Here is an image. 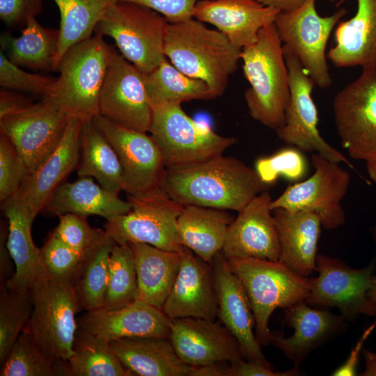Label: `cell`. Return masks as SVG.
I'll list each match as a JSON object with an SVG mask.
<instances>
[{"mask_svg": "<svg viewBox=\"0 0 376 376\" xmlns=\"http://www.w3.org/2000/svg\"><path fill=\"white\" fill-rule=\"evenodd\" d=\"M268 185L255 169L233 157L219 155L182 167L166 169L161 188L173 200L240 212Z\"/></svg>", "mask_w": 376, "mask_h": 376, "instance_id": "cell-1", "label": "cell"}, {"mask_svg": "<svg viewBox=\"0 0 376 376\" xmlns=\"http://www.w3.org/2000/svg\"><path fill=\"white\" fill-rule=\"evenodd\" d=\"M164 52L182 73L205 81L216 98L224 93L230 76L236 71L242 49L219 30L191 17L168 24Z\"/></svg>", "mask_w": 376, "mask_h": 376, "instance_id": "cell-2", "label": "cell"}, {"mask_svg": "<svg viewBox=\"0 0 376 376\" xmlns=\"http://www.w3.org/2000/svg\"><path fill=\"white\" fill-rule=\"evenodd\" d=\"M283 43L274 23L262 28L256 40L242 49L244 75L249 87L244 99L251 116L276 130L285 123L290 100Z\"/></svg>", "mask_w": 376, "mask_h": 376, "instance_id": "cell-3", "label": "cell"}, {"mask_svg": "<svg viewBox=\"0 0 376 376\" xmlns=\"http://www.w3.org/2000/svg\"><path fill=\"white\" fill-rule=\"evenodd\" d=\"M114 47L99 34L70 47L62 56L50 97L70 117L85 122L99 114L100 95Z\"/></svg>", "mask_w": 376, "mask_h": 376, "instance_id": "cell-4", "label": "cell"}, {"mask_svg": "<svg viewBox=\"0 0 376 376\" xmlns=\"http://www.w3.org/2000/svg\"><path fill=\"white\" fill-rule=\"evenodd\" d=\"M240 279L250 299L255 318V335L260 346L271 343L268 323L275 309L305 301L311 284L309 276L294 272L280 261L255 258L226 259Z\"/></svg>", "mask_w": 376, "mask_h": 376, "instance_id": "cell-5", "label": "cell"}, {"mask_svg": "<svg viewBox=\"0 0 376 376\" xmlns=\"http://www.w3.org/2000/svg\"><path fill=\"white\" fill-rule=\"evenodd\" d=\"M33 308L26 324L34 339L54 363L73 352L81 311L74 284L41 273L30 288Z\"/></svg>", "mask_w": 376, "mask_h": 376, "instance_id": "cell-6", "label": "cell"}, {"mask_svg": "<svg viewBox=\"0 0 376 376\" xmlns=\"http://www.w3.org/2000/svg\"><path fill=\"white\" fill-rule=\"evenodd\" d=\"M168 24L164 16L148 7L116 1L94 32L113 38L119 52L141 72L148 74L166 58L164 43Z\"/></svg>", "mask_w": 376, "mask_h": 376, "instance_id": "cell-7", "label": "cell"}, {"mask_svg": "<svg viewBox=\"0 0 376 376\" xmlns=\"http://www.w3.org/2000/svg\"><path fill=\"white\" fill-rule=\"evenodd\" d=\"M128 195L131 210L107 219L104 230L116 244L146 243L180 252L184 246L178 233V219L185 206L161 187L145 194Z\"/></svg>", "mask_w": 376, "mask_h": 376, "instance_id": "cell-8", "label": "cell"}, {"mask_svg": "<svg viewBox=\"0 0 376 376\" xmlns=\"http://www.w3.org/2000/svg\"><path fill=\"white\" fill-rule=\"evenodd\" d=\"M162 150L166 169L182 167L221 155L237 143L201 125L182 109L181 104L152 108L149 132Z\"/></svg>", "mask_w": 376, "mask_h": 376, "instance_id": "cell-9", "label": "cell"}, {"mask_svg": "<svg viewBox=\"0 0 376 376\" xmlns=\"http://www.w3.org/2000/svg\"><path fill=\"white\" fill-rule=\"evenodd\" d=\"M376 268V256L364 267L353 268L338 258L318 254V276L312 277L305 301L316 308H336L347 322L360 315L376 317V304L368 296Z\"/></svg>", "mask_w": 376, "mask_h": 376, "instance_id": "cell-10", "label": "cell"}, {"mask_svg": "<svg viewBox=\"0 0 376 376\" xmlns=\"http://www.w3.org/2000/svg\"><path fill=\"white\" fill-rule=\"evenodd\" d=\"M315 1L306 0L292 11L279 12L274 24L283 48L297 57L315 85L324 88L332 84L327 61V42L347 10L342 8L331 15L320 16Z\"/></svg>", "mask_w": 376, "mask_h": 376, "instance_id": "cell-11", "label": "cell"}, {"mask_svg": "<svg viewBox=\"0 0 376 376\" xmlns=\"http://www.w3.org/2000/svg\"><path fill=\"white\" fill-rule=\"evenodd\" d=\"M334 122L341 146L356 159H376V66L342 88L333 101Z\"/></svg>", "mask_w": 376, "mask_h": 376, "instance_id": "cell-12", "label": "cell"}, {"mask_svg": "<svg viewBox=\"0 0 376 376\" xmlns=\"http://www.w3.org/2000/svg\"><path fill=\"white\" fill-rule=\"evenodd\" d=\"M314 173L304 181L288 186L276 199L271 208L291 211L307 210L316 213L327 230L336 229L345 222L342 200L347 194L350 175L319 153L311 156Z\"/></svg>", "mask_w": 376, "mask_h": 376, "instance_id": "cell-13", "label": "cell"}, {"mask_svg": "<svg viewBox=\"0 0 376 376\" xmlns=\"http://www.w3.org/2000/svg\"><path fill=\"white\" fill-rule=\"evenodd\" d=\"M283 53L288 70L290 100L285 124L275 130L278 138L299 150L317 152L354 169L345 156L320 134L318 109L312 97L314 81L294 54L283 48Z\"/></svg>", "mask_w": 376, "mask_h": 376, "instance_id": "cell-14", "label": "cell"}, {"mask_svg": "<svg viewBox=\"0 0 376 376\" xmlns=\"http://www.w3.org/2000/svg\"><path fill=\"white\" fill-rule=\"evenodd\" d=\"M93 120L118 155L123 191L139 196L161 187L166 165L162 149L151 135L118 126L100 114Z\"/></svg>", "mask_w": 376, "mask_h": 376, "instance_id": "cell-15", "label": "cell"}, {"mask_svg": "<svg viewBox=\"0 0 376 376\" xmlns=\"http://www.w3.org/2000/svg\"><path fill=\"white\" fill-rule=\"evenodd\" d=\"M99 114L122 127L149 132L152 109L143 73L115 48L100 95Z\"/></svg>", "mask_w": 376, "mask_h": 376, "instance_id": "cell-16", "label": "cell"}, {"mask_svg": "<svg viewBox=\"0 0 376 376\" xmlns=\"http://www.w3.org/2000/svg\"><path fill=\"white\" fill-rule=\"evenodd\" d=\"M69 118L46 97L19 112L1 118L0 131L13 143L31 172L56 148Z\"/></svg>", "mask_w": 376, "mask_h": 376, "instance_id": "cell-17", "label": "cell"}, {"mask_svg": "<svg viewBox=\"0 0 376 376\" xmlns=\"http://www.w3.org/2000/svg\"><path fill=\"white\" fill-rule=\"evenodd\" d=\"M212 264L217 317L237 340L244 359L273 368L256 340L253 311L242 281L228 267L222 251L215 256Z\"/></svg>", "mask_w": 376, "mask_h": 376, "instance_id": "cell-18", "label": "cell"}, {"mask_svg": "<svg viewBox=\"0 0 376 376\" xmlns=\"http://www.w3.org/2000/svg\"><path fill=\"white\" fill-rule=\"evenodd\" d=\"M269 193L253 198L229 225L222 253L226 259L255 258L279 261L281 247Z\"/></svg>", "mask_w": 376, "mask_h": 376, "instance_id": "cell-19", "label": "cell"}, {"mask_svg": "<svg viewBox=\"0 0 376 376\" xmlns=\"http://www.w3.org/2000/svg\"><path fill=\"white\" fill-rule=\"evenodd\" d=\"M169 339L180 358L192 367L232 363L244 359L235 336L226 326L214 320L172 319Z\"/></svg>", "mask_w": 376, "mask_h": 376, "instance_id": "cell-20", "label": "cell"}, {"mask_svg": "<svg viewBox=\"0 0 376 376\" xmlns=\"http://www.w3.org/2000/svg\"><path fill=\"white\" fill-rule=\"evenodd\" d=\"M180 269L162 311L170 319L197 318L215 320L218 301L212 264L184 246Z\"/></svg>", "mask_w": 376, "mask_h": 376, "instance_id": "cell-21", "label": "cell"}, {"mask_svg": "<svg viewBox=\"0 0 376 376\" xmlns=\"http://www.w3.org/2000/svg\"><path fill=\"white\" fill-rule=\"evenodd\" d=\"M78 328L111 343L125 338H169L171 320L162 309L135 301L117 309L88 311L77 318Z\"/></svg>", "mask_w": 376, "mask_h": 376, "instance_id": "cell-22", "label": "cell"}, {"mask_svg": "<svg viewBox=\"0 0 376 376\" xmlns=\"http://www.w3.org/2000/svg\"><path fill=\"white\" fill-rule=\"evenodd\" d=\"M284 313V320L294 333L285 337L281 332H273L271 344L279 349L296 368L311 352L347 327L342 315L334 314L327 308L311 306L305 301L285 308Z\"/></svg>", "mask_w": 376, "mask_h": 376, "instance_id": "cell-23", "label": "cell"}, {"mask_svg": "<svg viewBox=\"0 0 376 376\" xmlns=\"http://www.w3.org/2000/svg\"><path fill=\"white\" fill-rule=\"evenodd\" d=\"M279 12L258 0H199L192 17L214 25L242 49L253 43L260 30L274 23Z\"/></svg>", "mask_w": 376, "mask_h": 376, "instance_id": "cell-24", "label": "cell"}, {"mask_svg": "<svg viewBox=\"0 0 376 376\" xmlns=\"http://www.w3.org/2000/svg\"><path fill=\"white\" fill-rule=\"evenodd\" d=\"M82 123L80 120L70 117L56 148L35 170L29 172L23 181L18 192L36 217L78 166Z\"/></svg>", "mask_w": 376, "mask_h": 376, "instance_id": "cell-25", "label": "cell"}, {"mask_svg": "<svg viewBox=\"0 0 376 376\" xmlns=\"http://www.w3.org/2000/svg\"><path fill=\"white\" fill-rule=\"evenodd\" d=\"M1 208L7 219V246L15 267L6 285L11 290H29L42 272L40 249L35 245L31 234L36 217L18 191L1 203Z\"/></svg>", "mask_w": 376, "mask_h": 376, "instance_id": "cell-26", "label": "cell"}, {"mask_svg": "<svg viewBox=\"0 0 376 376\" xmlns=\"http://www.w3.org/2000/svg\"><path fill=\"white\" fill-rule=\"evenodd\" d=\"M281 253L279 261L304 276L315 272L322 224L311 211L272 210Z\"/></svg>", "mask_w": 376, "mask_h": 376, "instance_id": "cell-27", "label": "cell"}, {"mask_svg": "<svg viewBox=\"0 0 376 376\" xmlns=\"http://www.w3.org/2000/svg\"><path fill=\"white\" fill-rule=\"evenodd\" d=\"M355 15L340 21L327 53L338 68L376 66V0H357Z\"/></svg>", "mask_w": 376, "mask_h": 376, "instance_id": "cell-28", "label": "cell"}, {"mask_svg": "<svg viewBox=\"0 0 376 376\" xmlns=\"http://www.w3.org/2000/svg\"><path fill=\"white\" fill-rule=\"evenodd\" d=\"M109 343L130 375L190 376L193 368L180 358L169 338H125Z\"/></svg>", "mask_w": 376, "mask_h": 376, "instance_id": "cell-29", "label": "cell"}, {"mask_svg": "<svg viewBox=\"0 0 376 376\" xmlns=\"http://www.w3.org/2000/svg\"><path fill=\"white\" fill-rule=\"evenodd\" d=\"M130 210L128 201L95 182L93 178L79 177L74 182L61 184L42 212L55 216L66 213L96 215L108 219Z\"/></svg>", "mask_w": 376, "mask_h": 376, "instance_id": "cell-30", "label": "cell"}, {"mask_svg": "<svg viewBox=\"0 0 376 376\" xmlns=\"http://www.w3.org/2000/svg\"><path fill=\"white\" fill-rule=\"evenodd\" d=\"M128 244L137 275L136 300L162 309L180 269L181 251H166L141 242Z\"/></svg>", "mask_w": 376, "mask_h": 376, "instance_id": "cell-31", "label": "cell"}, {"mask_svg": "<svg viewBox=\"0 0 376 376\" xmlns=\"http://www.w3.org/2000/svg\"><path fill=\"white\" fill-rule=\"evenodd\" d=\"M234 220L224 210L185 205L178 219L181 244L204 261L212 263L222 251L229 225Z\"/></svg>", "mask_w": 376, "mask_h": 376, "instance_id": "cell-32", "label": "cell"}, {"mask_svg": "<svg viewBox=\"0 0 376 376\" xmlns=\"http://www.w3.org/2000/svg\"><path fill=\"white\" fill-rule=\"evenodd\" d=\"M59 29L42 26L36 18L29 19L20 36L3 32L1 50L14 64L33 70H53L58 49Z\"/></svg>", "mask_w": 376, "mask_h": 376, "instance_id": "cell-33", "label": "cell"}, {"mask_svg": "<svg viewBox=\"0 0 376 376\" xmlns=\"http://www.w3.org/2000/svg\"><path fill=\"white\" fill-rule=\"evenodd\" d=\"M77 175L95 178L103 188L113 194L122 191V170L118 155L93 119L82 123Z\"/></svg>", "mask_w": 376, "mask_h": 376, "instance_id": "cell-34", "label": "cell"}, {"mask_svg": "<svg viewBox=\"0 0 376 376\" xmlns=\"http://www.w3.org/2000/svg\"><path fill=\"white\" fill-rule=\"evenodd\" d=\"M56 375L129 376L109 343L78 328L70 358L55 363Z\"/></svg>", "mask_w": 376, "mask_h": 376, "instance_id": "cell-35", "label": "cell"}, {"mask_svg": "<svg viewBox=\"0 0 376 376\" xmlns=\"http://www.w3.org/2000/svg\"><path fill=\"white\" fill-rule=\"evenodd\" d=\"M143 81L152 109L166 104L214 99L205 81L185 75L166 58L152 72L143 74Z\"/></svg>", "mask_w": 376, "mask_h": 376, "instance_id": "cell-36", "label": "cell"}, {"mask_svg": "<svg viewBox=\"0 0 376 376\" xmlns=\"http://www.w3.org/2000/svg\"><path fill=\"white\" fill-rule=\"evenodd\" d=\"M60 12L59 40L53 71L72 45L92 36L99 21L117 0H54Z\"/></svg>", "mask_w": 376, "mask_h": 376, "instance_id": "cell-37", "label": "cell"}, {"mask_svg": "<svg viewBox=\"0 0 376 376\" xmlns=\"http://www.w3.org/2000/svg\"><path fill=\"white\" fill-rule=\"evenodd\" d=\"M115 242L107 234L83 256L81 269L74 284L81 310L102 308L107 291L109 260Z\"/></svg>", "mask_w": 376, "mask_h": 376, "instance_id": "cell-38", "label": "cell"}, {"mask_svg": "<svg viewBox=\"0 0 376 376\" xmlns=\"http://www.w3.org/2000/svg\"><path fill=\"white\" fill-rule=\"evenodd\" d=\"M138 281L132 249L115 243L109 260L107 291L102 308L117 309L136 301Z\"/></svg>", "mask_w": 376, "mask_h": 376, "instance_id": "cell-39", "label": "cell"}, {"mask_svg": "<svg viewBox=\"0 0 376 376\" xmlns=\"http://www.w3.org/2000/svg\"><path fill=\"white\" fill-rule=\"evenodd\" d=\"M1 376H54V362L36 343L26 327L1 364Z\"/></svg>", "mask_w": 376, "mask_h": 376, "instance_id": "cell-40", "label": "cell"}, {"mask_svg": "<svg viewBox=\"0 0 376 376\" xmlns=\"http://www.w3.org/2000/svg\"><path fill=\"white\" fill-rule=\"evenodd\" d=\"M33 308L29 290H15L0 285V365L26 327Z\"/></svg>", "mask_w": 376, "mask_h": 376, "instance_id": "cell-41", "label": "cell"}, {"mask_svg": "<svg viewBox=\"0 0 376 376\" xmlns=\"http://www.w3.org/2000/svg\"><path fill=\"white\" fill-rule=\"evenodd\" d=\"M82 258L83 256L51 233L40 249L41 273L51 279L75 284Z\"/></svg>", "mask_w": 376, "mask_h": 376, "instance_id": "cell-42", "label": "cell"}, {"mask_svg": "<svg viewBox=\"0 0 376 376\" xmlns=\"http://www.w3.org/2000/svg\"><path fill=\"white\" fill-rule=\"evenodd\" d=\"M306 162L297 148H283L272 155L258 159L255 170L263 182L275 183L280 177L297 181L306 173Z\"/></svg>", "mask_w": 376, "mask_h": 376, "instance_id": "cell-43", "label": "cell"}, {"mask_svg": "<svg viewBox=\"0 0 376 376\" xmlns=\"http://www.w3.org/2000/svg\"><path fill=\"white\" fill-rule=\"evenodd\" d=\"M56 79L25 71L0 50V85L3 88L50 97Z\"/></svg>", "mask_w": 376, "mask_h": 376, "instance_id": "cell-44", "label": "cell"}, {"mask_svg": "<svg viewBox=\"0 0 376 376\" xmlns=\"http://www.w3.org/2000/svg\"><path fill=\"white\" fill-rule=\"evenodd\" d=\"M58 217L59 222L52 233L81 256H84L104 233V230L91 227L85 216L66 213Z\"/></svg>", "mask_w": 376, "mask_h": 376, "instance_id": "cell-45", "label": "cell"}, {"mask_svg": "<svg viewBox=\"0 0 376 376\" xmlns=\"http://www.w3.org/2000/svg\"><path fill=\"white\" fill-rule=\"evenodd\" d=\"M29 171L19 152L3 133L0 134V201L16 194Z\"/></svg>", "mask_w": 376, "mask_h": 376, "instance_id": "cell-46", "label": "cell"}, {"mask_svg": "<svg viewBox=\"0 0 376 376\" xmlns=\"http://www.w3.org/2000/svg\"><path fill=\"white\" fill-rule=\"evenodd\" d=\"M43 0H0V17L9 28L25 26L43 10Z\"/></svg>", "mask_w": 376, "mask_h": 376, "instance_id": "cell-47", "label": "cell"}, {"mask_svg": "<svg viewBox=\"0 0 376 376\" xmlns=\"http://www.w3.org/2000/svg\"><path fill=\"white\" fill-rule=\"evenodd\" d=\"M128 1L148 7L165 17L169 23H178L192 17L199 0H117Z\"/></svg>", "mask_w": 376, "mask_h": 376, "instance_id": "cell-48", "label": "cell"}, {"mask_svg": "<svg viewBox=\"0 0 376 376\" xmlns=\"http://www.w3.org/2000/svg\"><path fill=\"white\" fill-rule=\"evenodd\" d=\"M301 375L299 368L285 371H274L260 363L242 359L230 363V376H297Z\"/></svg>", "mask_w": 376, "mask_h": 376, "instance_id": "cell-49", "label": "cell"}, {"mask_svg": "<svg viewBox=\"0 0 376 376\" xmlns=\"http://www.w3.org/2000/svg\"><path fill=\"white\" fill-rule=\"evenodd\" d=\"M376 328V319L366 327L358 339L354 347L352 349L350 355L345 361L338 367L331 374L334 376H354L357 375V368L359 356L363 351L365 342Z\"/></svg>", "mask_w": 376, "mask_h": 376, "instance_id": "cell-50", "label": "cell"}, {"mask_svg": "<svg viewBox=\"0 0 376 376\" xmlns=\"http://www.w3.org/2000/svg\"><path fill=\"white\" fill-rule=\"evenodd\" d=\"M34 102L19 91L4 88L0 92V118L19 112Z\"/></svg>", "mask_w": 376, "mask_h": 376, "instance_id": "cell-51", "label": "cell"}, {"mask_svg": "<svg viewBox=\"0 0 376 376\" xmlns=\"http://www.w3.org/2000/svg\"><path fill=\"white\" fill-rule=\"evenodd\" d=\"M8 223L1 222L0 228V281L1 285H6L15 273L13 258L7 246Z\"/></svg>", "mask_w": 376, "mask_h": 376, "instance_id": "cell-52", "label": "cell"}, {"mask_svg": "<svg viewBox=\"0 0 376 376\" xmlns=\"http://www.w3.org/2000/svg\"><path fill=\"white\" fill-rule=\"evenodd\" d=\"M190 376H230V363H215L193 367Z\"/></svg>", "mask_w": 376, "mask_h": 376, "instance_id": "cell-53", "label": "cell"}, {"mask_svg": "<svg viewBox=\"0 0 376 376\" xmlns=\"http://www.w3.org/2000/svg\"><path fill=\"white\" fill-rule=\"evenodd\" d=\"M264 6L275 8L280 12H290L303 5L306 0H258Z\"/></svg>", "mask_w": 376, "mask_h": 376, "instance_id": "cell-54", "label": "cell"}, {"mask_svg": "<svg viewBox=\"0 0 376 376\" xmlns=\"http://www.w3.org/2000/svg\"><path fill=\"white\" fill-rule=\"evenodd\" d=\"M362 355L365 362V368L363 372L359 375L376 376V352L363 349Z\"/></svg>", "mask_w": 376, "mask_h": 376, "instance_id": "cell-55", "label": "cell"}, {"mask_svg": "<svg viewBox=\"0 0 376 376\" xmlns=\"http://www.w3.org/2000/svg\"><path fill=\"white\" fill-rule=\"evenodd\" d=\"M366 169L370 178L376 182V159L367 161Z\"/></svg>", "mask_w": 376, "mask_h": 376, "instance_id": "cell-56", "label": "cell"}, {"mask_svg": "<svg viewBox=\"0 0 376 376\" xmlns=\"http://www.w3.org/2000/svg\"><path fill=\"white\" fill-rule=\"evenodd\" d=\"M369 299L376 304V274L372 277L371 285L368 291Z\"/></svg>", "mask_w": 376, "mask_h": 376, "instance_id": "cell-57", "label": "cell"}, {"mask_svg": "<svg viewBox=\"0 0 376 376\" xmlns=\"http://www.w3.org/2000/svg\"><path fill=\"white\" fill-rule=\"evenodd\" d=\"M371 234L373 235V237L374 239L375 242L376 243V224L375 226L370 229Z\"/></svg>", "mask_w": 376, "mask_h": 376, "instance_id": "cell-58", "label": "cell"}, {"mask_svg": "<svg viewBox=\"0 0 376 376\" xmlns=\"http://www.w3.org/2000/svg\"><path fill=\"white\" fill-rule=\"evenodd\" d=\"M330 3L336 4V6H339L345 0H329Z\"/></svg>", "mask_w": 376, "mask_h": 376, "instance_id": "cell-59", "label": "cell"}]
</instances>
